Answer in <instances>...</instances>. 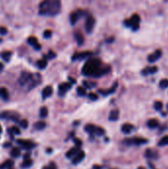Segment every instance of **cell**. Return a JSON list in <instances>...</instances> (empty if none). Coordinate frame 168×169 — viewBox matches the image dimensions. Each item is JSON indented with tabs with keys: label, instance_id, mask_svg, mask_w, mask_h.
<instances>
[{
	"label": "cell",
	"instance_id": "cell-1",
	"mask_svg": "<svg viewBox=\"0 0 168 169\" xmlns=\"http://www.w3.org/2000/svg\"><path fill=\"white\" fill-rule=\"evenodd\" d=\"M110 71L111 67L109 65H104V63L101 61V59L97 58H90L84 63L81 73L84 76L96 78V77H101L103 75L109 73Z\"/></svg>",
	"mask_w": 168,
	"mask_h": 169
},
{
	"label": "cell",
	"instance_id": "cell-2",
	"mask_svg": "<svg viewBox=\"0 0 168 169\" xmlns=\"http://www.w3.org/2000/svg\"><path fill=\"white\" fill-rule=\"evenodd\" d=\"M61 10L60 0H44L39 6V13L43 16H56Z\"/></svg>",
	"mask_w": 168,
	"mask_h": 169
},
{
	"label": "cell",
	"instance_id": "cell-3",
	"mask_svg": "<svg viewBox=\"0 0 168 169\" xmlns=\"http://www.w3.org/2000/svg\"><path fill=\"white\" fill-rule=\"evenodd\" d=\"M18 82L22 87H26L28 90H30L41 82V76L40 74H32L29 73V72H23L20 75Z\"/></svg>",
	"mask_w": 168,
	"mask_h": 169
},
{
	"label": "cell",
	"instance_id": "cell-4",
	"mask_svg": "<svg viewBox=\"0 0 168 169\" xmlns=\"http://www.w3.org/2000/svg\"><path fill=\"white\" fill-rule=\"evenodd\" d=\"M139 23H141V17H139L138 14H134L130 19L126 20L125 22H124V24H125L126 27L131 28L134 32H136L139 28Z\"/></svg>",
	"mask_w": 168,
	"mask_h": 169
},
{
	"label": "cell",
	"instance_id": "cell-5",
	"mask_svg": "<svg viewBox=\"0 0 168 169\" xmlns=\"http://www.w3.org/2000/svg\"><path fill=\"white\" fill-rule=\"evenodd\" d=\"M0 119L2 120H10L13 122H20V116L19 114L13 111H3L0 113Z\"/></svg>",
	"mask_w": 168,
	"mask_h": 169
},
{
	"label": "cell",
	"instance_id": "cell-6",
	"mask_svg": "<svg viewBox=\"0 0 168 169\" xmlns=\"http://www.w3.org/2000/svg\"><path fill=\"white\" fill-rule=\"evenodd\" d=\"M147 142L148 140L144 137H131V139H127L124 140V144L127 145H139L147 144Z\"/></svg>",
	"mask_w": 168,
	"mask_h": 169
},
{
	"label": "cell",
	"instance_id": "cell-7",
	"mask_svg": "<svg viewBox=\"0 0 168 169\" xmlns=\"http://www.w3.org/2000/svg\"><path fill=\"white\" fill-rule=\"evenodd\" d=\"M85 14H86V12L82 11V10H76V11L72 12L70 14V19H69V20H70V24L72 26L75 25L77 23V21H78L80 18H81Z\"/></svg>",
	"mask_w": 168,
	"mask_h": 169
},
{
	"label": "cell",
	"instance_id": "cell-8",
	"mask_svg": "<svg viewBox=\"0 0 168 169\" xmlns=\"http://www.w3.org/2000/svg\"><path fill=\"white\" fill-rule=\"evenodd\" d=\"M17 144L21 145L22 149H27V150L32 149L36 146L35 142H33L32 140H29V139H17Z\"/></svg>",
	"mask_w": 168,
	"mask_h": 169
},
{
	"label": "cell",
	"instance_id": "cell-9",
	"mask_svg": "<svg viewBox=\"0 0 168 169\" xmlns=\"http://www.w3.org/2000/svg\"><path fill=\"white\" fill-rule=\"evenodd\" d=\"M94 26H95V19L94 17L89 15L87 17V20H86V24H85V30H86V33L87 34H91L93 29H94Z\"/></svg>",
	"mask_w": 168,
	"mask_h": 169
},
{
	"label": "cell",
	"instance_id": "cell-10",
	"mask_svg": "<svg viewBox=\"0 0 168 169\" xmlns=\"http://www.w3.org/2000/svg\"><path fill=\"white\" fill-rule=\"evenodd\" d=\"M92 56V53L90 51H83V53H79L75 54L73 56H72V61H82L84 58H89L90 56Z\"/></svg>",
	"mask_w": 168,
	"mask_h": 169
},
{
	"label": "cell",
	"instance_id": "cell-11",
	"mask_svg": "<svg viewBox=\"0 0 168 169\" xmlns=\"http://www.w3.org/2000/svg\"><path fill=\"white\" fill-rule=\"evenodd\" d=\"M71 88V83H61L60 85L58 86V95L59 96H63L65 95V93Z\"/></svg>",
	"mask_w": 168,
	"mask_h": 169
},
{
	"label": "cell",
	"instance_id": "cell-12",
	"mask_svg": "<svg viewBox=\"0 0 168 169\" xmlns=\"http://www.w3.org/2000/svg\"><path fill=\"white\" fill-rule=\"evenodd\" d=\"M161 51L157 50L156 51H154L153 54H149L148 58H147V61H148V62H150V63H153V62H155L156 61H158V59L160 58V56H161Z\"/></svg>",
	"mask_w": 168,
	"mask_h": 169
},
{
	"label": "cell",
	"instance_id": "cell-13",
	"mask_svg": "<svg viewBox=\"0 0 168 169\" xmlns=\"http://www.w3.org/2000/svg\"><path fill=\"white\" fill-rule=\"evenodd\" d=\"M84 157H85V152L82 151V150H79L78 153L72 158V163H73V164H78L79 162H81V161L84 159Z\"/></svg>",
	"mask_w": 168,
	"mask_h": 169
},
{
	"label": "cell",
	"instance_id": "cell-14",
	"mask_svg": "<svg viewBox=\"0 0 168 169\" xmlns=\"http://www.w3.org/2000/svg\"><path fill=\"white\" fill-rule=\"evenodd\" d=\"M28 44H30L31 46H33L34 49L37 51L41 50V48H42V46L39 44L37 38H35V37H30L29 39H28Z\"/></svg>",
	"mask_w": 168,
	"mask_h": 169
},
{
	"label": "cell",
	"instance_id": "cell-15",
	"mask_svg": "<svg viewBox=\"0 0 168 169\" xmlns=\"http://www.w3.org/2000/svg\"><path fill=\"white\" fill-rule=\"evenodd\" d=\"M157 68L156 66H149V67H146L144 69H143V71H141V74L143 75H149V74H154L157 72Z\"/></svg>",
	"mask_w": 168,
	"mask_h": 169
},
{
	"label": "cell",
	"instance_id": "cell-16",
	"mask_svg": "<svg viewBox=\"0 0 168 169\" xmlns=\"http://www.w3.org/2000/svg\"><path fill=\"white\" fill-rule=\"evenodd\" d=\"M53 87L51 86H46L43 89L42 92V96H43V99H46V98L51 97V94H53Z\"/></svg>",
	"mask_w": 168,
	"mask_h": 169
},
{
	"label": "cell",
	"instance_id": "cell-17",
	"mask_svg": "<svg viewBox=\"0 0 168 169\" xmlns=\"http://www.w3.org/2000/svg\"><path fill=\"white\" fill-rule=\"evenodd\" d=\"M117 87H118V83L116 82L115 84L113 85V87L112 88H110L109 90H99V93L100 94H102L103 96H108V95H110V94H112V93H114L116 91V89H117Z\"/></svg>",
	"mask_w": 168,
	"mask_h": 169
},
{
	"label": "cell",
	"instance_id": "cell-18",
	"mask_svg": "<svg viewBox=\"0 0 168 169\" xmlns=\"http://www.w3.org/2000/svg\"><path fill=\"white\" fill-rule=\"evenodd\" d=\"M134 130V126L131 124L127 123V124H124L122 126V132L124 134H131Z\"/></svg>",
	"mask_w": 168,
	"mask_h": 169
},
{
	"label": "cell",
	"instance_id": "cell-19",
	"mask_svg": "<svg viewBox=\"0 0 168 169\" xmlns=\"http://www.w3.org/2000/svg\"><path fill=\"white\" fill-rule=\"evenodd\" d=\"M78 151H79V147H77V146L72 147V149H70L68 151L66 152L65 155H66L67 158H73L77 154V153H78Z\"/></svg>",
	"mask_w": 168,
	"mask_h": 169
},
{
	"label": "cell",
	"instance_id": "cell-20",
	"mask_svg": "<svg viewBox=\"0 0 168 169\" xmlns=\"http://www.w3.org/2000/svg\"><path fill=\"white\" fill-rule=\"evenodd\" d=\"M8 134L13 137L14 136L21 134V131H20V129L18 128V127H11V128L8 129Z\"/></svg>",
	"mask_w": 168,
	"mask_h": 169
},
{
	"label": "cell",
	"instance_id": "cell-21",
	"mask_svg": "<svg viewBox=\"0 0 168 169\" xmlns=\"http://www.w3.org/2000/svg\"><path fill=\"white\" fill-rule=\"evenodd\" d=\"M0 97H1L3 100H8L9 99V92L5 87L0 88Z\"/></svg>",
	"mask_w": 168,
	"mask_h": 169
},
{
	"label": "cell",
	"instance_id": "cell-22",
	"mask_svg": "<svg viewBox=\"0 0 168 169\" xmlns=\"http://www.w3.org/2000/svg\"><path fill=\"white\" fill-rule=\"evenodd\" d=\"M119 115H120V113H119L118 110H113L110 112V115H109V120L112 122H115L117 121L119 119Z\"/></svg>",
	"mask_w": 168,
	"mask_h": 169
},
{
	"label": "cell",
	"instance_id": "cell-23",
	"mask_svg": "<svg viewBox=\"0 0 168 169\" xmlns=\"http://www.w3.org/2000/svg\"><path fill=\"white\" fill-rule=\"evenodd\" d=\"M158 126H159V123L156 119H151L147 122V127H148L149 129H155Z\"/></svg>",
	"mask_w": 168,
	"mask_h": 169
},
{
	"label": "cell",
	"instance_id": "cell-24",
	"mask_svg": "<svg viewBox=\"0 0 168 169\" xmlns=\"http://www.w3.org/2000/svg\"><path fill=\"white\" fill-rule=\"evenodd\" d=\"M146 158H149V159H154V158L157 157V152L154 151V150H151V149H146Z\"/></svg>",
	"mask_w": 168,
	"mask_h": 169
},
{
	"label": "cell",
	"instance_id": "cell-25",
	"mask_svg": "<svg viewBox=\"0 0 168 169\" xmlns=\"http://www.w3.org/2000/svg\"><path fill=\"white\" fill-rule=\"evenodd\" d=\"M95 129H96V126H95V125H92V124L86 125V126H85V128H84L85 132H88V134H94Z\"/></svg>",
	"mask_w": 168,
	"mask_h": 169
},
{
	"label": "cell",
	"instance_id": "cell-26",
	"mask_svg": "<svg viewBox=\"0 0 168 169\" xmlns=\"http://www.w3.org/2000/svg\"><path fill=\"white\" fill-rule=\"evenodd\" d=\"M13 165H14V162L12 160H6L0 165V169H9L13 167Z\"/></svg>",
	"mask_w": 168,
	"mask_h": 169
},
{
	"label": "cell",
	"instance_id": "cell-27",
	"mask_svg": "<svg viewBox=\"0 0 168 169\" xmlns=\"http://www.w3.org/2000/svg\"><path fill=\"white\" fill-rule=\"evenodd\" d=\"M74 38H75V40L77 42V45H78V46H81L82 44H83L84 38H83V36H82L79 32H76L75 34H74Z\"/></svg>",
	"mask_w": 168,
	"mask_h": 169
},
{
	"label": "cell",
	"instance_id": "cell-28",
	"mask_svg": "<svg viewBox=\"0 0 168 169\" xmlns=\"http://www.w3.org/2000/svg\"><path fill=\"white\" fill-rule=\"evenodd\" d=\"M20 155H21V150L19 147H13L11 150V156L13 158H18Z\"/></svg>",
	"mask_w": 168,
	"mask_h": 169
},
{
	"label": "cell",
	"instance_id": "cell-29",
	"mask_svg": "<svg viewBox=\"0 0 168 169\" xmlns=\"http://www.w3.org/2000/svg\"><path fill=\"white\" fill-rule=\"evenodd\" d=\"M46 127V124L45 123V122L41 121V122H37L35 125H34V128H35L36 130H38V131H42V130H44Z\"/></svg>",
	"mask_w": 168,
	"mask_h": 169
},
{
	"label": "cell",
	"instance_id": "cell-30",
	"mask_svg": "<svg viewBox=\"0 0 168 169\" xmlns=\"http://www.w3.org/2000/svg\"><path fill=\"white\" fill-rule=\"evenodd\" d=\"M46 65H48V62H46V58L40 59V61H37V66H38L40 69L46 68Z\"/></svg>",
	"mask_w": 168,
	"mask_h": 169
},
{
	"label": "cell",
	"instance_id": "cell-31",
	"mask_svg": "<svg viewBox=\"0 0 168 169\" xmlns=\"http://www.w3.org/2000/svg\"><path fill=\"white\" fill-rule=\"evenodd\" d=\"M32 164H33V160L31 159V158H28V159H24V162L20 166H21V168L25 169V168H29L30 166H32Z\"/></svg>",
	"mask_w": 168,
	"mask_h": 169
},
{
	"label": "cell",
	"instance_id": "cell-32",
	"mask_svg": "<svg viewBox=\"0 0 168 169\" xmlns=\"http://www.w3.org/2000/svg\"><path fill=\"white\" fill-rule=\"evenodd\" d=\"M94 134H96V136H104L105 134V130L103 128H101V127H96V129H95V132Z\"/></svg>",
	"mask_w": 168,
	"mask_h": 169
},
{
	"label": "cell",
	"instance_id": "cell-33",
	"mask_svg": "<svg viewBox=\"0 0 168 169\" xmlns=\"http://www.w3.org/2000/svg\"><path fill=\"white\" fill-rule=\"evenodd\" d=\"M48 113H49L48 108L42 107V108H41V110H40V117H41V118H46V117L48 116Z\"/></svg>",
	"mask_w": 168,
	"mask_h": 169
},
{
	"label": "cell",
	"instance_id": "cell-34",
	"mask_svg": "<svg viewBox=\"0 0 168 169\" xmlns=\"http://www.w3.org/2000/svg\"><path fill=\"white\" fill-rule=\"evenodd\" d=\"M159 146H163V145H168V136H165L159 140L158 142Z\"/></svg>",
	"mask_w": 168,
	"mask_h": 169
},
{
	"label": "cell",
	"instance_id": "cell-35",
	"mask_svg": "<svg viewBox=\"0 0 168 169\" xmlns=\"http://www.w3.org/2000/svg\"><path fill=\"white\" fill-rule=\"evenodd\" d=\"M10 56H11V53L10 51H3L1 54V58L5 59V61H8L10 59Z\"/></svg>",
	"mask_w": 168,
	"mask_h": 169
},
{
	"label": "cell",
	"instance_id": "cell-36",
	"mask_svg": "<svg viewBox=\"0 0 168 169\" xmlns=\"http://www.w3.org/2000/svg\"><path fill=\"white\" fill-rule=\"evenodd\" d=\"M162 107H163V104H162V102H160V101H156V102L154 103V109H155L156 111H161Z\"/></svg>",
	"mask_w": 168,
	"mask_h": 169
},
{
	"label": "cell",
	"instance_id": "cell-37",
	"mask_svg": "<svg viewBox=\"0 0 168 169\" xmlns=\"http://www.w3.org/2000/svg\"><path fill=\"white\" fill-rule=\"evenodd\" d=\"M159 86L162 89H165V88L168 87V79H162L161 81L159 82Z\"/></svg>",
	"mask_w": 168,
	"mask_h": 169
},
{
	"label": "cell",
	"instance_id": "cell-38",
	"mask_svg": "<svg viewBox=\"0 0 168 169\" xmlns=\"http://www.w3.org/2000/svg\"><path fill=\"white\" fill-rule=\"evenodd\" d=\"M77 94L79 96H85L86 95V90L83 87H78L77 88Z\"/></svg>",
	"mask_w": 168,
	"mask_h": 169
},
{
	"label": "cell",
	"instance_id": "cell-39",
	"mask_svg": "<svg viewBox=\"0 0 168 169\" xmlns=\"http://www.w3.org/2000/svg\"><path fill=\"white\" fill-rule=\"evenodd\" d=\"M19 125H20V126H21V128H23V129H27V128H28V125H29V123H28L27 120H20Z\"/></svg>",
	"mask_w": 168,
	"mask_h": 169
},
{
	"label": "cell",
	"instance_id": "cell-40",
	"mask_svg": "<svg viewBox=\"0 0 168 169\" xmlns=\"http://www.w3.org/2000/svg\"><path fill=\"white\" fill-rule=\"evenodd\" d=\"M88 97H89V99L92 100V101H96L98 99V95L95 94V93H89Z\"/></svg>",
	"mask_w": 168,
	"mask_h": 169
},
{
	"label": "cell",
	"instance_id": "cell-41",
	"mask_svg": "<svg viewBox=\"0 0 168 169\" xmlns=\"http://www.w3.org/2000/svg\"><path fill=\"white\" fill-rule=\"evenodd\" d=\"M83 84H84V86H86V87H88V88H93V87L96 86V84H95V83L87 82V81H83Z\"/></svg>",
	"mask_w": 168,
	"mask_h": 169
},
{
	"label": "cell",
	"instance_id": "cell-42",
	"mask_svg": "<svg viewBox=\"0 0 168 169\" xmlns=\"http://www.w3.org/2000/svg\"><path fill=\"white\" fill-rule=\"evenodd\" d=\"M51 37V30H46L45 31V33H44V38L46 39H50Z\"/></svg>",
	"mask_w": 168,
	"mask_h": 169
},
{
	"label": "cell",
	"instance_id": "cell-43",
	"mask_svg": "<svg viewBox=\"0 0 168 169\" xmlns=\"http://www.w3.org/2000/svg\"><path fill=\"white\" fill-rule=\"evenodd\" d=\"M56 56V54L53 53V51H49V54L46 56V58H55Z\"/></svg>",
	"mask_w": 168,
	"mask_h": 169
},
{
	"label": "cell",
	"instance_id": "cell-44",
	"mask_svg": "<svg viewBox=\"0 0 168 169\" xmlns=\"http://www.w3.org/2000/svg\"><path fill=\"white\" fill-rule=\"evenodd\" d=\"M74 142L76 144V146H77V147H80V145L82 144L81 140H79V139H74Z\"/></svg>",
	"mask_w": 168,
	"mask_h": 169
},
{
	"label": "cell",
	"instance_id": "cell-45",
	"mask_svg": "<svg viewBox=\"0 0 168 169\" xmlns=\"http://www.w3.org/2000/svg\"><path fill=\"white\" fill-rule=\"evenodd\" d=\"M48 167L50 168V169H56V165L53 162H51V163H50V165H49Z\"/></svg>",
	"mask_w": 168,
	"mask_h": 169
},
{
	"label": "cell",
	"instance_id": "cell-46",
	"mask_svg": "<svg viewBox=\"0 0 168 169\" xmlns=\"http://www.w3.org/2000/svg\"><path fill=\"white\" fill-rule=\"evenodd\" d=\"M6 33H7V30L5 29V28H0V34H2V35H5Z\"/></svg>",
	"mask_w": 168,
	"mask_h": 169
},
{
	"label": "cell",
	"instance_id": "cell-47",
	"mask_svg": "<svg viewBox=\"0 0 168 169\" xmlns=\"http://www.w3.org/2000/svg\"><path fill=\"white\" fill-rule=\"evenodd\" d=\"M31 153L30 152H26L24 154V159H28V158H31Z\"/></svg>",
	"mask_w": 168,
	"mask_h": 169
},
{
	"label": "cell",
	"instance_id": "cell-48",
	"mask_svg": "<svg viewBox=\"0 0 168 169\" xmlns=\"http://www.w3.org/2000/svg\"><path fill=\"white\" fill-rule=\"evenodd\" d=\"M3 146L4 147H9V146H11V144H10V142H6V144H3Z\"/></svg>",
	"mask_w": 168,
	"mask_h": 169
},
{
	"label": "cell",
	"instance_id": "cell-49",
	"mask_svg": "<svg viewBox=\"0 0 168 169\" xmlns=\"http://www.w3.org/2000/svg\"><path fill=\"white\" fill-rule=\"evenodd\" d=\"M93 169H102V167H101L100 165H94L93 166Z\"/></svg>",
	"mask_w": 168,
	"mask_h": 169
},
{
	"label": "cell",
	"instance_id": "cell-50",
	"mask_svg": "<svg viewBox=\"0 0 168 169\" xmlns=\"http://www.w3.org/2000/svg\"><path fill=\"white\" fill-rule=\"evenodd\" d=\"M69 81H70V83H75V82H76V80H75V79H73V78H69Z\"/></svg>",
	"mask_w": 168,
	"mask_h": 169
},
{
	"label": "cell",
	"instance_id": "cell-51",
	"mask_svg": "<svg viewBox=\"0 0 168 169\" xmlns=\"http://www.w3.org/2000/svg\"><path fill=\"white\" fill-rule=\"evenodd\" d=\"M113 41H114V38H110L107 42H108V43H110V42H113Z\"/></svg>",
	"mask_w": 168,
	"mask_h": 169
},
{
	"label": "cell",
	"instance_id": "cell-52",
	"mask_svg": "<svg viewBox=\"0 0 168 169\" xmlns=\"http://www.w3.org/2000/svg\"><path fill=\"white\" fill-rule=\"evenodd\" d=\"M2 67H3V65H2V63H0V70L2 69Z\"/></svg>",
	"mask_w": 168,
	"mask_h": 169
},
{
	"label": "cell",
	"instance_id": "cell-53",
	"mask_svg": "<svg viewBox=\"0 0 168 169\" xmlns=\"http://www.w3.org/2000/svg\"><path fill=\"white\" fill-rule=\"evenodd\" d=\"M2 132V128H1V126H0V134Z\"/></svg>",
	"mask_w": 168,
	"mask_h": 169
},
{
	"label": "cell",
	"instance_id": "cell-54",
	"mask_svg": "<svg viewBox=\"0 0 168 169\" xmlns=\"http://www.w3.org/2000/svg\"><path fill=\"white\" fill-rule=\"evenodd\" d=\"M138 169H146V168H144V167H138Z\"/></svg>",
	"mask_w": 168,
	"mask_h": 169
},
{
	"label": "cell",
	"instance_id": "cell-55",
	"mask_svg": "<svg viewBox=\"0 0 168 169\" xmlns=\"http://www.w3.org/2000/svg\"><path fill=\"white\" fill-rule=\"evenodd\" d=\"M167 111H168V104H167Z\"/></svg>",
	"mask_w": 168,
	"mask_h": 169
}]
</instances>
